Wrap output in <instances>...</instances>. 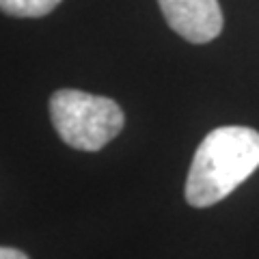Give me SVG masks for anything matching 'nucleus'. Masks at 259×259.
I'll list each match as a JSON object with an SVG mask.
<instances>
[{
	"label": "nucleus",
	"mask_w": 259,
	"mask_h": 259,
	"mask_svg": "<svg viewBox=\"0 0 259 259\" xmlns=\"http://www.w3.org/2000/svg\"><path fill=\"white\" fill-rule=\"evenodd\" d=\"M259 168V132L244 125L212 130L194 151L186 201L192 207H209L246 182Z\"/></svg>",
	"instance_id": "nucleus-1"
},
{
	"label": "nucleus",
	"mask_w": 259,
	"mask_h": 259,
	"mask_svg": "<svg viewBox=\"0 0 259 259\" xmlns=\"http://www.w3.org/2000/svg\"><path fill=\"white\" fill-rule=\"evenodd\" d=\"M50 119L63 143L80 151H100L119 136L125 123L123 110L115 100L76 89L52 93Z\"/></svg>",
	"instance_id": "nucleus-2"
},
{
	"label": "nucleus",
	"mask_w": 259,
	"mask_h": 259,
	"mask_svg": "<svg viewBox=\"0 0 259 259\" xmlns=\"http://www.w3.org/2000/svg\"><path fill=\"white\" fill-rule=\"evenodd\" d=\"M166 24L190 44H209L223 32L218 0H158Z\"/></svg>",
	"instance_id": "nucleus-3"
},
{
	"label": "nucleus",
	"mask_w": 259,
	"mask_h": 259,
	"mask_svg": "<svg viewBox=\"0 0 259 259\" xmlns=\"http://www.w3.org/2000/svg\"><path fill=\"white\" fill-rule=\"evenodd\" d=\"M61 5V0H0V11L13 18H44Z\"/></svg>",
	"instance_id": "nucleus-4"
},
{
	"label": "nucleus",
	"mask_w": 259,
	"mask_h": 259,
	"mask_svg": "<svg viewBox=\"0 0 259 259\" xmlns=\"http://www.w3.org/2000/svg\"><path fill=\"white\" fill-rule=\"evenodd\" d=\"M0 259H28L26 255L18 248H9V246H0Z\"/></svg>",
	"instance_id": "nucleus-5"
}]
</instances>
